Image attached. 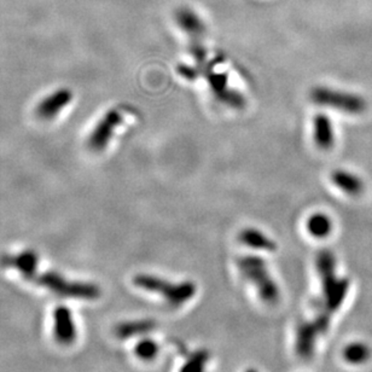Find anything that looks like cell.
I'll use <instances>...</instances> for the list:
<instances>
[{
	"label": "cell",
	"instance_id": "obj_16",
	"mask_svg": "<svg viewBox=\"0 0 372 372\" xmlns=\"http://www.w3.org/2000/svg\"><path fill=\"white\" fill-rule=\"evenodd\" d=\"M307 230L316 238H325L332 230V223L325 214L316 213L307 220Z\"/></svg>",
	"mask_w": 372,
	"mask_h": 372
},
{
	"label": "cell",
	"instance_id": "obj_14",
	"mask_svg": "<svg viewBox=\"0 0 372 372\" xmlns=\"http://www.w3.org/2000/svg\"><path fill=\"white\" fill-rule=\"evenodd\" d=\"M331 180L337 188L349 196H358L364 191V181L359 177L347 172V170H337L331 175Z\"/></svg>",
	"mask_w": 372,
	"mask_h": 372
},
{
	"label": "cell",
	"instance_id": "obj_19",
	"mask_svg": "<svg viewBox=\"0 0 372 372\" xmlns=\"http://www.w3.org/2000/svg\"><path fill=\"white\" fill-rule=\"evenodd\" d=\"M134 352H136V355L143 362H152L156 358L160 348L155 341L152 340V339H144V340L139 341L138 343L136 345Z\"/></svg>",
	"mask_w": 372,
	"mask_h": 372
},
{
	"label": "cell",
	"instance_id": "obj_4",
	"mask_svg": "<svg viewBox=\"0 0 372 372\" xmlns=\"http://www.w3.org/2000/svg\"><path fill=\"white\" fill-rule=\"evenodd\" d=\"M311 99L318 106H329L331 109L353 115L362 114L368 108V103L363 97L325 86L313 88L311 91Z\"/></svg>",
	"mask_w": 372,
	"mask_h": 372
},
{
	"label": "cell",
	"instance_id": "obj_2",
	"mask_svg": "<svg viewBox=\"0 0 372 372\" xmlns=\"http://www.w3.org/2000/svg\"><path fill=\"white\" fill-rule=\"evenodd\" d=\"M239 271L245 280L257 286V293L267 305H276L280 291L275 280L267 270L266 261L257 255H247L237 260Z\"/></svg>",
	"mask_w": 372,
	"mask_h": 372
},
{
	"label": "cell",
	"instance_id": "obj_9",
	"mask_svg": "<svg viewBox=\"0 0 372 372\" xmlns=\"http://www.w3.org/2000/svg\"><path fill=\"white\" fill-rule=\"evenodd\" d=\"M54 336L62 346L73 345L78 331L74 322L73 313L67 306H58L54 312Z\"/></svg>",
	"mask_w": 372,
	"mask_h": 372
},
{
	"label": "cell",
	"instance_id": "obj_5",
	"mask_svg": "<svg viewBox=\"0 0 372 372\" xmlns=\"http://www.w3.org/2000/svg\"><path fill=\"white\" fill-rule=\"evenodd\" d=\"M330 325V314L323 312L317 317L300 324L296 332L295 348L300 357L309 359L314 353L318 337L325 334Z\"/></svg>",
	"mask_w": 372,
	"mask_h": 372
},
{
	"label": "cell",
	"instance_id": "obj_3",
	"mask_svg": "<svg viewBox=\"0 0 372 372\" xmlns=\"http://www.w3.org/2000/svg\"><path fill=\"white\" fill-rule=\"evenodd\" d=\"M33 282L45 289L50 290L51 293L65 298L96 300L102 294L98 285L80 280H70L55 271H47L38 275Z\"/></svg>",
	"mask_w": 372,
	"mask_h": 372
},
{
	"label": "cell",
	"instance_id": "obj_15",
	"mask_svg": "<svg viewBox=\"0 0 372 372\" xmlns=\"http://www.w3.org/2000/svg\"><path fill=\"white\" fill-rule=\"evenodd\" d=\"M175 19L190 39L203 37L206 33V28L201 19L190 9H180L175 15Z\"/></svg>",
	"mask_w": 372,
	"mask_h": 372
},
{
	"label": "cell",
	"instance_id": "obj_21",
	"mask_svg": "<svg viewBox=\"0 0 372 372\" xmlns=\"http://www.w3.org/2000/svg\"><path fill=\"white\" fill-rule=\"evenodd\" d=\"M245 372H257V370H254V369H249V370H247Z\"/></svg>",
	"mask_w": 372,
	"mask_h": 372
},
{
	"label": "cell",
	"instance_id": "obj_7",
	"mask_svg": "<svg viewBox=\"0 0 372 372\" xmlns=\"http://www.w3.org/2000/svg\"><path fill=\"white\" fill-rule=\"evenodd\" d=\"M122 114L119 109H111L106 111L102 119L97 122L95 129L88 139V147L93 152H102L106 150L111 142L116 129L122 122Z\"/></svg>",
	"mask_w": 372,
	"mask_h": 372
},
{
	"label": "cell",
	"instance_id": "obj_18",
	"mask_svg": "<svg viewBox=\"0 0 372 372\" xmlns=\"http://www.w3.org/2000/svg\"><path fill=\"white\" fill-rule=\"evenodd\" d=\"M209 352L206 349H198L190 354L180 372H206V366L209 362Z\"/></svg>",
	"mask_w": 372,
	"mask_h": 372
},
{
	"label": "cell",
	"instance_id": "obj_10",
	"mask_svg": "<svg viewBox=\"0 0 372 372\" xmlns=\"http://www.w3.org/2000/svg\"><path fill=\"white\" fill-rule=\"evenodd\" d=\"M73 101V92L70 88H60L45 97L37 106V115L44 121L55 119L65 106Z\"/></svg>",
	"mask_w": 372,
	"mask_h": 372
},
{
	"label": "cell",
	"instance_id": "obj_8",
	"mask_svg": "<svg viewBox=\"0 0 372 372\" xmlns=\"http://www.w3.org/2000/svg\"><path fill=\"white\" fill-rule=\"evenodd\" d=\"M0 266L19 272L26 280H34L38 276L39 257L34 250H24L19 254H5L0 257Z\"/></svg>",
	"mask_w": 372,
	"mask_h": 372
},
{
	"label": "cell",
	"instance_id": "obj_12",
	"mask_svg": "<svg viewBox=\"0 0 372 372\" xmlns=\"http://www.w3.org/2000/svg\"><path fill=\"white\" fill-rule=\"evenodd\" d=\"M238 239L241 243L249 248L267 250V252H273L277 248L276 242H273L266 234H262L261 231L253 227L241 231Z\"/></svg>",
	"mask_w": 372,
	"mask_h": 372
},
{
	"label": "cell",
	"instance_id": "obj_13",
	"mask_svg": "<svg viewBox=\"0 0 372 372\" xmlns=\"http://www.w3.org/2000/svg\"><path fill=\"white\" fill-rule=\"evenodd\" d=\"M156 326L152 319H140V321H129V322L119 323L114 329L116 337L120 340L131 339L134 336H142L154 330Z\"/></svg>",
	"mask_w": 372,
	"mask_h": 372
},
{
	"label": "cell",
	"instance_id": "obj_17",
	"mask_svg": "<svg viewBox=\"0 0 372 372\" xmlns=\"http://www.w3.org/2000/svg\"><path fill=\"white\" fill-rule=\"evenodd\" d=\"M371 355V349L363 342H354L346 347L343 350V358L346 362L353 365L366 363Z\"/></svg>",
	"mask_w": 372,
	"mask_h": 372
},
{
	"label": "cell",
	"instance_id": "obj_6",
	"mask_svg": "<svg viewBox=\"0 0 372 372\" xmlns=\"http://www.w3.org/2000/svg\"><path fill=\"white\" fill-rule=\"evenodd\" d=\"M201 75L207 80L211 93L218 101L234 109H243L247 103L243 95L229 86L227 76L225 74L218 73L213 70V63L206 65L201 72Z\"/></svg>",
	"mask_w": 372,
	"mask_h": 372
},
{
	"label": "cell",
	"instance_id": "obj_11",
	"mask_svg": "<svg viewBox=\"0 0 372 372\" xmlns=\"http://www.w3.org/2000/svg\"><path fill=\"white\" fill-rule=\"evenodd\" d=\"M313 139L321 150H329L335 144V132L325 114H317L313 120Z\"/></svg>",
	"mask_w": 372,
	"mask_h": 372
},
{
	"label": "cell",
	"instance_id": "obj_20",
	"mask_svg": "<svg viewBox=\"0 0 372 372\" xmlns=\"http://www.w3.org/2000/svg\"><path fill=\"white\" fill-rule=\"evenodd\" d=\"M178 73L186 80H195L200 75L196 67H188V65H180Z\"/></svg>",
	"mask_w": 372,
	"mask_h": 372
},
{
	"label": "cell",
	"instance_id": "obj_1",
	"mask_svg": "<svg viewBox=\"0 0 372 372\" xmlns=\"http://www.w3.org/2000/svg\"><path fill=\"white\" fill-rule=\"evenodd\" d=\"M134 284L147 293L161 295L165 302L173 307H179L188 302L196 295V285L190 280L172 283L161 277L152 275H137L134 278Z\"/></svg>",
	"mask_w": 372,
	"mask_h": 372
}]
</instances>
